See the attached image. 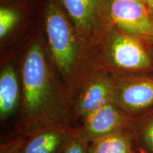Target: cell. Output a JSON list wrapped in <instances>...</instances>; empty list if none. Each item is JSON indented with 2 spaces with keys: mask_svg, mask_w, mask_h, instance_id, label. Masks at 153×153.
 Here are the masks:
<instances>
[{
  "mask_svg": "<svg viewBox=\"0 0 153 153\" xmlns=\"http://www.w3.org/2000/svg\"><path fill=\"white\" fill-rule=\"evenodd\" d=\"M22 102L19 134H29L62 125H71L73 99L55 79L38 40L25 56L22 68Z\"/></svg>",
  "mask_w": 153,
  "mask_h": 153,
  "instance_id": "6da1fadb",
  "label": "cell"
},
{
  "mask_svg": "<svg viewBox=\"0 0 153 153\" xmlns=\"http://www.w3.org/2000/svg\"><path fill=\"white\" fill-rule=\"evenodd\" d=\"M45 24L53 64L74 101L92 68L90 58L64 9L57 1H51L48 4Z\"/></svg>",
  "mask_w": 153,
  "mask_h": 153,
  "instance_id": "7a4b0ae2",
  "label": "cell"
},
{
  "mask_svg": "<svg viewBox=\"0 0 153 153\" xmlns=\"http://www.w3.org/2000/svg\"><path fill=\"white\" fill-rule=\"evenodd\" d=\"M80 41L92 64L94 49L104 45L114 25L111 19L109 0H61Z\"/></svg>",
  "mask_w": 153,
  "mask_h": 153,
  "instance_id": "3957f363",
  "label": "cell"
},
{
  "mask_svg": "<svg viewBox=\"0 0 153 153\" xmlns=\"http://www.w3.org/2000/svg\"><path fill=\"white\" fill-rule=\"evenodd\" d=\"M140 38L113 28L93 69H101L111 74L140 72L152 66V59Z\"/></svg>",
  "mask_w": 153,
  "mask_h": 153,
  "instance_id": "277c9868",
  "label": "cell"
},
{
  "mask_svg": "<svg viewBox=\"0 0 153 153\" xmlns=\"http://www.w3.org/2000/svg\"><path fill=\"white\" fill-rule=\"evenodd\" d=\"M114 97L111 74L101 69H92L74 97L71 123H79L100 107L114 101Z\"/></svg>",
  "mask_w": 153,
  "mask_h": 153,
  "instance_id": "5b68a950",
  "label": "cell"
},
{
  "mask_svg": "<svg viewBox=\"0 0 153 153\" xmlns=\"http://www.w3.org/2000/svg\"><path fill=\"white\" fill-rule=\"evenodd\" d=\"M114 103L130 118L153 106V77L111 74Z\"/></svg>",
  "mask_w": 153,
  "mask_h": 153,
  "instance_id": "8992f818",
  "label": "cell"
},
{
  "mask_svg": "<svg viewBox=\"0 0 153 153\" xmlns=\"http://www.w3.org/2000/svg\"><path fill=\"white\" fill-rule=\"evenodd\" d=\"M74 128L62 125L29 134H18L2 143L0 153H61Z\"/></svg>",
  "mask_w": 153,
  "mask_h": 153,
  "instance_id": "52a82bcc",
  "label": "cell"
},
{
  "mask_svg": "<svg viewBox=\"0 0 153 153\" xmlns=\"http://www.w3.org/2000/svg\"><path fill=\"white\" fill-rule=\"evenodd\" d=\"M113 24L138 38L153 41L152 10L143 0H109Z\"/></svg>",
  "mask_w": 153,
  "mask_h": 153,
  "instance_id": "ba28073f",
  "label": "cell"
},
{
  "mask_svg": "<svg viewBox=\"0 0 153 153\" xmlns=\"http://www.w3.org/2000/svg\"><path fill=\"white\" fill-rule=\"evenodd\" d=\"M131 118L114 103H108L91 113L74 127L84 140L90 143L127 127Z\"/></svg>",
  "mask_w": 153,
  "mask_h": 153,
  "instance_id": "9c48e42d",
  "label": "cell"
},
{
  "mask_svg": "<svg viewBox=\"0 0 153 153\" xmlns=\"http://www.w3.org/2000/svg\"><path fill=\"white\" fill-rule=\"evenodd\" d=\"M22 91L15 66L8 62L1 68L0 73V120L9 118L19 110Z\"/></svg>",
  "mask_w": 153,
  "mask_h": 153,
  "instance_id": "30bf717a",
  "label": "cell"
},
{
  "mask_svg": "<svg viewBox=\"0 0 153 153\" xmlns=\"http://www.w3.org/2000/svg\"><path fill=\"white\" fill-rule=\"evenodd\" d=\"M129 132L124 128L114 132L89 144V153H132Z\"/></svg>",
  "mask_w": 153,
  "mask_h": 153,
  "instance_id": "8fae6325",
  "label": "cell"
},
{
  "mask_svg": "<svg viewBox=\"0 0 153 153\" xmlns=\"http://www.w3.org/2000/svg\"><path fill=\"white\" fill-rule=\"evenodd\" d=\"M19 14L14 9L3 7L0 9V38L8 34L19 22Z\"/></svg>",
  "mask_w": 153,
  "mask_h": 153,
  "instance_id": "7c38bea8",
  "label": "cell"
},
{
  "mask_svg": "<svg viewBox=\"0 0 153 153\" xmlns=\"http://www.w3.org/2000/svg\"><path fill=\"white\" fill-rule=\"evenodd\" d=\"M88 148L89 143L76 133L74 128L71 137L66 143L61 153H89Z\"/></svg>",
  "mask_w": 153,
  "mask_h": 153,
  "instance_id": "4fadbf2b",
  "label": "cell"
},
{
  "mask_svg": "<svg viewBox=\"0 0 153 153\" xmlns=\"http://www.w3.org/2000/svg\"><path fill=\"white\" fill-rule=\"evenodd\" d=\"M140 125L138 135L147 148L153 153V114L145 117Z\"/></svg>",
  "mask_w": 153,
  "mask_h": 153,
  "instance_id": "5bb4252c",
  "label": "cell"
},
{
  "mask_svg": "<svg viewBox=\"0 0 153 153\" xmlns=\"http://www.w3.org/2000/svg\"><path fill=\"white\" fill-rule=\"evenodd\" d=\"M151 10L153 11V0H143Z\"/></svg>",
  "mask_w": 153,
  "mask_h": 153,
  "instance_id": "9a60e30c",
  "label": "cell"
},
{
  "mask_svg": "<svg viewBox=\"0 0 153 153\" xmlns=\"http://www.w3.org/2000/svg\"><path fill=\"white\" fill-rule=\"evenodd\" d=\"M152 18H153V11H152Z\"/></svg>",
  "mask_w": 153,
  "mask_h": 153,
  "instance_id": "2e32d148",
  "label": "cell"
}]
</instances>
